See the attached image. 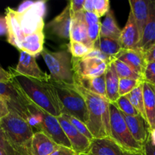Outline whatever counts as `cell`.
I'll return each mask as SVG.
<instances>
[{
  "label": "cell",
  "mask_w": 155,
  "mask_h": 155,
  "mask_svg": "<svg viewBox=\"0 0 155 155\" xmlns=\"http://www.w3.org/2000/svg\"><path fill=\"white\" fill-rule=\"evenodd\" d=\"M9 72L12 80L30 102L56 117L61 115L60 102L51 83L21 75L13 68H9Z\"/></svg>",
  "instance_id": "obj_1"
},
{
  "label": "cell",
  "mask_w": 155,
  "mask_h": 155,
  "mask_svg": "<svg viewBox=\"0 0 155 155\" xmlns=\"http://www.w3.org/2000/svg\"><path fill=\"white\" fill-rule=\"evenodd\" d=\"M75 85L86 102L89 113L87 127L94 139L110 137V101L107 98Z\"/></svg>",
  "instance_id": "obj_2"
},
{
  "label": "cell",
  "mask_w": 155,
  "mask_h": 155,
  "mask_svg": "<svg viewBox=\"0 0 155 155\" xmlns=\"http://www.w3.org/2000/svg\"><path fill=\"white\" fill-rule=\"evenodd\" d=\"M11 144L21 155H31V143L33 132L30 124L18 114L10 112L0 120Z\"/></svg>",
  "instance_id": "obj_3"
},
{
  "label": "cell",
  "mask_w": 155,
  "mask_h": 155,
  "mask_svg": "<svg viewBox=\"0 0 155 155\" xmlns=\"http://www.w3.org/2000/svg\"><path fill=\"white\" fill-rule=\"evenodd\" d=\"M55 90L60 102L61 114H67L77 118L87 126L89 123V113L87 105L83 95L77 90L75 85L55 82L48 79Z\"/></svg>",
  "instance_id": "obj_4"
},
{
  "label": "cell",
  "mask_w": 155,
  "mask_h": 155,
  "mask_svg": "<svg viewBox=\"0 0 155 155\" xmlns=\"http://www.w3.org/2000/svg\"><path fill=\"white\" fill-rule=\"evenodd\" d=\"M28 109L32 115L29 122L32 128L36 127V132L43 133L58 145L72 148L58 117L44 111L31 102L29 104Z\"/></svg>",
  "instance_id": "obj_5"
},
{
  "label": "cell",
  "mask_w": 155,
  "mask_h": 155,
  "mask_svg": "<svg viewBox=\"0 0 155 155\" xmlns=\"http://www.w3.org/2000/svg\"><path fill=\"white\" fill-rule=\"evenodd\" d=\"M50 71V78L55 82L74 85L73 56L68 51H51L44 48L41 53Z\"/></svg>",
  "instance_id": "obj_6"
},
{
  "label": "cell",
  "mask_w": 155,
  "mask_h": 155,
  "mask_svg": "<svg viewBox=\"0 0 155 155\" xmlns=\"http://www.w3.org/2000/svg\"><path fill=\"white\" fill-rule=\"evenodd\" d=\"M109 108L112 139L128 152L137 155H145L144 147L138 143L132 136L122 113L113 103H110Z\"/></svg>",
  "instance_id": "obj_7"
},
{
  "label": "cell",
  "mask_w": 155,
  "mask_h": 155,
  "mask_svg": "<svg viewBox=\"0 0 155 155\" xmlns=\"http://www.w3.org/2000/svg\"><path fill=\"white\" fill-rule=\"evenodd\" d=\"M46 2L45 1L34 2L25 10L16 11L20 28L24 38L33 33L43 32Z\"/></svg>",
  "instance_id": "obj_8"
},
{
  "label": "cell",
  "mask_w": 155,
  "mask_h": 155,
  "mask_svg": "<svg viewBox=\"0 0 155 155\" xmlns=\"http://www.w3.org/2000/svg\"><path fill=\"white\" fill-rule=\"evenodd\" d=\"M0 96L7 104L9 111L17 114L30 122L32 115L29 111L28 106L30 102L21 93L13 80L8 83L0 82Z\"/></svg>",
  "instance_id": "obj_9"
},
{
  "label": "cell",
  "mask_w": 155,
  "mask_h": 155,
  "mask_svg": "<svg viewBox=\"0 0 155 155\" xmlns=\"http://www.w3.org/2000/svg\"><path fill=\"white\" fill-rule=\"evenodd\" d=\"M108 64L96 58L73 57V70L75 75L86 77H100L105 74Z\"/></svg>",
  "instance_id": "obj_10"
},
{
  "label": "cell",
  "mask_w": 155,
  "mask_h": 155,
  "mask_svg": "<svg viewBox=\"0 0 155 155\" xmlns=\"http://www.w3.org/2000/svg\"><path fill=\"white\" fill-rule=\"evenodd\" d=\"M58 120L71 142L72 149L78 155L88 154L92 141L81 134L64 116L58 117Z\"/></svg>",
  "instance_id": "obj_11"
},
{
  "label": "cell",
  "mask_w": 155,
  "mask_h": 155,
  "mask_svg": "<svg viewBox=\"0 0 155 155\" xmlns=\"http://www.w3.org/2000/svg\"><path fill=\"white\" fill-rule=\"evenodd\" d=\"M15 71L21 75L42 81H48L50 78V76L42 71L38 66L35 56L24 51H20L19 61Z\"/></svg>",
  "instance_id": "obj_12"
},
{
  "label": "cell",
  "mask_w": 155,
  "mask_h": 155,
  "mask_svg": "<svg viewBox=\"0 0 155 155\" xmlns=\"http://www.w3.org/2000/svg\"><path fill=\"white\" fill-rule=\"evenodd\" d=\"M72 12L71 5H68L57 17L51 20L47 25V28L51 33L61 39H70L71 22H72Z\"/></svg>",
  "instance_id": "obj_13"
},
{
  "label": "cell",
  "mask_w": 155,
  "mask_h": 155,
  "mask_svg": "<svg viewBox=\"0 0 155 155\" xmlns=\"http://www.w3.org/2000/svg\"><path fill=\"white\" fill-rule=\"evenodd\" d=\"M88 155H137L124 150L112 138L94 139Z\"/></svg>",
  "instance_id": "obj_14"
},
{
  "label": "cell",
  "mask_w": 155,
  "mask_h": 155,
  "mask_svg": "<svg viewBox=\"0 0 155 155\" xmlns=\"http://www.w3.org/2000/svg\"><path fill=\"white\" fill-rule=\"evenodd\" d=\"M115 59L125 63L135 72L143 77L148 61L145 53L140 49H122Z\"/></svg>",
  "instance_id": "obj_15"
},
{
  "label": "cell",
  "mask_w": 155,
  "mask_h": 155,
  "mask_svg": "<svg viewBox=\"0 0 155 155\" xmlns=\"http://www.w3.org/2000/svg\"><path fill=\"white\" fill-rule=\"evenodd\" d=\"M129 130L135 140L144 147L150 135V127L148 122L141 116H127L122 114Z\"/></svg>",
  "instance_id": "obj_16"
},
{
  "label": "cell",
  "mask_w": 155,
  "mask_h": 155,
  "mask_svg": "<svg viewBox=\"0 0 155 155\" xmlns=\"http://www.w3.org/2000/svg\"><path fill=\"white\" fill-rule=\"evenodd\" d=\"M141 38L134 16L130 10L125 27L122 29L120 41L123 49H136Z\"/></svg>",
  "instance_id": "obj_17"
},
{
  "label": "cell",
  "mask_w": 155,
  "mask_h": 155,
  "mask_svg": "<svg viewBox=\"0 0 155 155\" xmlns=\"http://www.w3.org/2000/svg\"><path fill=\"white\" fill-rule=\"evenodd\" d=\"M70 39L71 41L82 42L89 49L93 50L94 44L88 39L87 25L85 22L83 11L73 15Z\"/></svg>",
  "instance_id": "obj_18"
},
{
  "label": "cell",
  "mask_w": 155,
  "mask_h": 155,
  "mask_svg": "<svg viewBox=\"0 0 155 155\" xmlns=\"http://www.w3.org/2000/svg\"><path fill=\"white\" fill-rule=\"evenodd\" d=\"M5 18L7 21V40L8 43L20 50L21 45L24 39L22 32L20 28L19 23L17 18L16 11L11 8L5 10Z\"/></svg>",
  "instance_id": "obj_19"
},
{
  "label": "cell",
  "mask_w": 155,
  "mask_h": 155,
  "mask_svg": "<svg viewBox=\"0 0 155 155\" xmlns=\"http://www.w3.org/2000/svg\"><path fill=\"white\" fill-rule=\"evenodd\" d=\"M155 44V0H151L149 5V15L143 35L136 49L146 53Z\"/></svg>",
  "instance_id": "obj_20"
},
{
  "label": "cell",
  "mask_w": 155,
  "mask_h": 155,
  "mask_svg": "<svg viewBox=\"0 0 155 155\" xmlns=\"http://www.w3.org/2000/svg\"><path fill=\"white\" fill-rule=\"evenodd\" d=\"M60 145L42 132H35L31 143V155H50Z\"/></svg>",
  "instance_id": "obj_21"
},
{
  "label": "cell",
  "mask_w": 155,
  "mask_h": 155,
  "mask_svg": "<svg viewBox=\"0 0 155 155\" xmlns=\"http://www.w3.org/2000/svg\"><path fill=\"white\" fill-rule=\"evenodd\" d=\"M151 0H130V10L132 11L137 25L140 38L142 39L149 15V5ZM141 41V40H140Z\"/></svg>",
  "instance_id": "obj_22"
},
{
  "label": "cell",
  "mask_w": 155,
  "mask_h": 155,
  "mask_svg": "<svg viewBox=\"0 0 155 155\" xmlns=\"http://www.w3.org/2000/svg\"><path fill=\"white\" fill-rule=\"evenodd\" d=\"M74 84L81 86L88 91L106 97L105 74L100 77H86L74 74Z\"/></svg>",
  "instance_id": "obj_23"
},
{
  "label": "cell",
  "mask_w": 155,
  "mask_h": 155,
  "mask_svg": "<svg viewBox=\"0 0 155 155\" xmlns=\"http://www.w3.org/2000/svg\"><path fill=\"white\" fill-rule=\"evenodd\" d=\"M114 61L107 65L105 71L106 97L110 103H115L120 98L119 80Z\"/></svg>",
  "instance_id": "obj_24"
},
{
  "label": "cell",
  "mask_w": 155,
  "mask_h": 155,
  "mask_svg": "<svg viewBox=\"0 0 155 155\" xmlns=\"http://www.w3.org/2000/svg\"><path fill=\"white\" fill-rule=\"evenodd\" d=\"M143 98L147 121L150 131L155 130V90L154 86L143 82Z\"/></svg>",
  "instance_id": "obj_25"
},
{
  "label": "cell",
  "mask_w": 155,
  "mask_h": 155,
  "mask_svg": "<svg viewBox=\"0 0 155 155\" xmlns=\"http://www.w3.org/2000/svg\"><path fill=\"white\" fill-rule=\"evenodd\" d=\"M45 35L43 32L35 33L24 38L20 48V51H24L36 57L43 51Z\"/></svg>",
  "instance_id": "obj_26"
},
{
  "label": "cell",
  "mask_w": 155,
  "mask_h": 155,
  "mask_svg": "<svg viewBox=\"0 0 155 155\" xmlns=\"http://www.w3.org/2000/svg\"><path fill=\"white\" fill-rule=\"evenodd\" d=\"M121 32L122 30H120L118 26L114 12L110 10L106 15L103 22L101 23L100 36L120 40Z\"/></svg>",
  "instance_id": "obj_27"
},
{
  "label": "cell",
  "mask_w": 155,
  "mask_h": 155,
  "mask_svg": "<svg viewBox=\"0 0 155 155\" xmlns=\"http://www.w3.org/2000/svg\"><path fill=\"white\" fill-rule=\"evenodd\" d=\"M93 49L98 50L104 54L115 58V57L122 51L123 48L120 40L100 36L94 44Z\"/></svg>",
  "instance_id": "obj_28"
},
{
  "label": "cell",
  "mask_w": 155,
  "mask_h": 155,
  "mask_svg": "<svg viewBox=\"0 0 155 155\" xmlns=\"http://www.w3.org/2000/svg\"><path fill=\"white\" fill-rule=\"evenodd\" d=\"M126 96L128 98L131 104L138 110L139 114L147 121L146 114H145V105H144L143 98V83L133 89L131 92L127 94ZM148 122V121H147Z\"/></svg>",
  "instance_id": "obj_29"
},
{
  "label": "cell",
  "mask_w": 155,
  "mask_h": 155,
  "mask_svg": "<svg viewBox=\"0 0 155 155\" xmlns=\"http://www.w3.org/2000/svg\"><path fill=\"white\" fill-rule=\"evenodd\" d=\"M114 63L117 73L118 77H119L120 79L129 78L144 82L143 77L135 72L131 68H130L125 63L122 62L121 61L117 60V59H114Z\"/></svg>",
  "instance_id": "obj_30"
},
{
  "label": "cell",
  "mask_w": 155,
  "mask_h": 155,
  "mask_svg": "<svg viewBox=\"0 0 155 155\" xmlns=\"http://www.w3.org/2000/svg\"><path fill=\"white\" fill-rule=\"evenodd\" d=\"M115 106L117 107L118 110L127 116H136L139 115L138 110L134 107V106L131 104L130 100L127 96H120L115 103H114Z\"/></svg>",
  "instance_id": "obj_31"
},
{
  "label": "cell",
  "mask_w": 155,
  "mask_h": 155,
  "mask_svg": "<svg viewBox=\"0 0 155 155\" xmlns=\"http://www.w3.org/2000/svg\"><path fill=\"white\" fill-rule=\"evenodd\" d=\"M142 81L133 79L124 78L120 79L119 80V95L120 96H125L127 94L131 92L133 89L142 84Z\"/></svg>",
  "instance_id": "obj_32"
},
{
  "label": "cell",
  "mask_w": 155,
  "mask_h": 155,
  "mask_svg": "<svg viewBox=\"0 0 155 155\" xmlns=\"http://www.w3.org/2000/svg\"><path fill=\"white\" fill-rule=\"evenodd\" d=\"M69 50L71 55L76 58H82L86 57L92 51L82 42H74V41H71L70 42Z\"/></svg>",
  "instance_id": "obj_33"
},
{
  "label": "cell",
  "mask_w": 155,
  "mask_h": 155,
  "mask_svg": "<svg viewBox=\"0 0 155 155\" xmlns=\"http://www.w3.org/2000/svg\"><path fill=\"white\" fill-rule=\"evenodd\" d=\"M61 115L64 116L65 117H66L70 122H71V124H72V125L74 126V127H75V128L77 129V130H78L81 134H83V136H85L86 138H88L89 140L91 141L93 140L94 139L93 136H92V133H90V131H89V129H88L87 126H86L84 123H83L81 120L77 119V118L74 117L72 116H70V115H67V114H61Z\"/></svg>",
  "instance_id": "obj_34"
},
{
  "label": "cell",
  "mask_w": 155,
  "mask_h": 155,
  "mask_svg": "<svg viewBox=\"0 0 155 155\" xmlns=\"http://www.w3.org/2000/svg\"><path fill=\"white\" fill-rule=\"evenodd\" d=\"M0 149L3 150L7 155H21L11 144L4 130L0 125Z\"/></svg>",
  "instance_id": "obj_35"
},
{
  "label": "cell",
  "mask_w": 155,
  "mask_h": 155,
  "mask_svg": "<svg viewBox=\"0 0 155 155\" xmlns=\"http://www.w3.org/2000/svg\"><path fill=\"white\" fill-rule=\"evenodd\" d=\"M94 12L99 18L107 15L110 9V2L108 0H93Z\"/></svg>",
  "instance_id": "obj_36"
},
{
  "label": "cell",
  "mask_w": 155,
  "mask_h": 155,
  "mask_svg": "<svg viewBox=\"0 0 155 155\" xmlns=\"http://www.w3.org/2000/svg\"><path fill=\"white\" fill-rule=\"evenodd\" d=\"M143 78L144 82L155 86V62H148Z\"/></svg>",
  "instance_id": "obj_37"
},
{
  "label": "cell",
  "mask_w": 155,
  "mask_h": 155,
  "mask_svg": "<svg viewBox=\"0 0 155 155\" xmlns=\"http://www.w3.org/2000/svg\"><path fill=\"white\" fill-rule=\"evenodd\" d=\"M101 23L98 22L93 25L88 26L87 27V35L88 39L92 43L95 44L100 37V31H101Z\"/></svg>",
  "instance_id": "obj_38"
},
{
  "label": "cell",
  "mask_w": 155,
  "mask_h": 155,
  "mask_svg": "<svg viewBox=\"0 0 155 155\" xmlns=\"http://www.w3.org/2000/svg\"><path fill=\"white\" fill-rule=\"evenodd\" d=\"M86 57L96 58L101 59V60L104 61H105L106 63H107V64L110 63V62L113 61L115 59V58H114L110 57V56L107 55V54H104V53H102L101 51H98V50H96V49L92 50V51H91L90 52H89V54L86 56Z\"/></svg>",
  "instance_id": "obj_39"
},
{
  "label": "cell",
  "mask_w": 155,
  "mask_h": 155,
  "mask_svg": "<svg viewBox=\"0 0 155 155\" xmlns=\"http://www.w3.org/2000/svg\"><path fill=\"white\" fill-rule=\"evenodd\" d=\"M83 17H84L85 22H86L87 27L88 26L93 25V24L100 22V18L95 13H93V12H87L84 10L83 11Z\"/></svg>",
  "instance_id": "obj_40"
},
{
  "label": "cell",
  "mask_w": 155,
  "mask_h": 155,
  "mask_svg": "<svg viewBox=\"0 0 155 155\" xmlns=\"http://www.w3.org/2000/svg\"><path fill=\"white\" fill-rule=\"evenodd\" d=\"M84 2L85 0H72V1L70 2L69 3L71 5L72 15H74V14L83 11Z\"/></svg>",
  "instance_id": "obj_41"
},
{
  "label": "cell",
  "mask_w": 155,
  "mask_h": 155,
  "mask_svg": "<svg viewBox=\"0 0 155 155\" xmlns=\"http://www.w3.org/2000/svg\"><path fill=\"white\" fill-rule=\"evenodd\" d=\"M144 154L155 155V144L150 138V135L147 142L144 145Z\"/></svg>",
  "instance_id": "obj_42"
},
{
  "label": "cell",
  "mask_w": 155,
  "mask_h": 155,
  "mask_svg": "<svg viewBox=\"0 0 155 155\" xmlns=\"http://www.w3.org/2000/svg\"><path fill=\"white\" fill-rule=\"evenodd\" d=\"M50 155H77V154L72 148L60 145L56 151H54L52 154Z\"/></svg>",
  "instance_id": "obj_43"
},
{
  "label": "cell",
  "mask_w": 155,
  "mask_h": 155,
  "mask_svg": "<svg viewBox=\"0 0 155 155\" xmlns=\"http://www.w3.org/2000/svg\"><path fill=\"white\" fill-rule=\"evenodd\" d=\"M9 113H10V111H9L7 104L5 103V100L0 96V120L9 114Z\"/></svg>",
  "instance_id": "obj_44"
},
{
  "label": "cell",
  "mask_w": 155,
  "mask_h": 155,
  "mask_svg": "<svg viewBox=\"0 0 155 155\" xmlns=\"http://www.w3.org/2000/svg\"><path fill=\"white\" fill-rule=\"evenodd\" d=\"M12 76L9 71H6L0 67V82L2 83H8L12 81Z\"/></svg>",
  "instance_id": "obj_45"
},
{
  "label": "cell",
  "mask_w": 155,
  "mask_h": 155,
  "mask_svg": "<svg viewBox=\"0 0 155 155\" xmlns=\"http://www.w3.org/2000/svg\"><path fill=\"white\" fill-rule=\"evenodd\" d=\"M8 27L5 17H0V36L7 34Z\"/></svg>",
  "instance_id": "obj_46"
},
{
  "label": "cell",
  "mask_w": 155,
  "mask_h": 155,
  "mask_svg": "<svg viewBox=\"0 0 155 155\" xmlns=\"http://www.w3.org/2000/svg\"><path fill=\"white\" fill-rule=\"evenodd\" d=\"M145 56L148 62H155V44L145 53Z\"/></svg>",
  "instance_id": "obj_47"
},
{
  "label": "cell",
  "mask_w": 155,
  "mask_h": 155,
  "mask_svg": "<svg viewBox=\"0 0 155 155\" xmlns=\"http://www.w3.org/2000/svg\"><path fill=\"white\" fill-rule=\"evenodd\" d=\"M83 10L87 12H93V13H95L94 12L93 0H85Z\"/></svg>",
  "instance_id": "obj_48"
},
{
  "label": "cell",
  "mask_w": 155,
  "mask_h": 155,
  "mask_svg": "<svg viewBox=\"0 0 155 155\" xmlns=\"http://www.w3.org/2000/svg\"><path fill=\"white\" fill-rule=\"evenodd\" d=\"M33 2H32V1L24 2H23L22 4L19 6V8H18L17 11H18V12H22V11L27 9L28 7H30V6L31 5Z\"/></svg>",
  "instance_id": "obj_49"
},
{
  "label": "cell",
  "mask_w": 155,
  "mask_h": 155,
  "mask_svg": "<svg viewBox=\"0 0 155 155\" xmlns=\"http://www.w3.org/2000/svg\"><path fill=\"white\" fill-rule=\"evenodd\" d=\"M0 155H7V154H6V153L5 152V151H3V150L0 149Z\"/></svg>",
  "instance_id": "obj_50"
},
{
  "label": "cell",
  "mask_w": 155,
  "mask_h": 155,
  "mask_svg": "<svg viewBox=\"0 0 155 155\" xmlns=\"http://www.w3.org/2000/svg\"><path fill=\"white\" fill-rule=\"evenodd\" d=\"M80 155H88V154H80Z\"/></svg>",
  "instance_id": "obj_51"
},
{
  "label": "cell",
  "mask_w": 155,
  "mask_h": 155,
  "mask_svg": "<svg viewBox=\"0 0 155 155\" xmlns=\"http://www.w3.org/2000/svg\"><path fill=\"white\" fill-rule=\"evenodd\" d=\"M154 90H155V86H154Z\"/></svg>",
  "instance_id": "obj_52"
}]
</instances>
